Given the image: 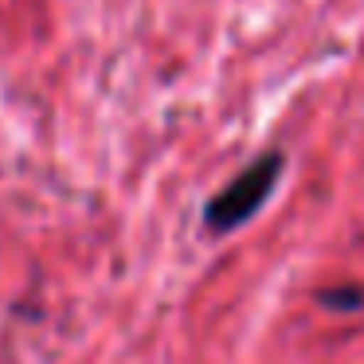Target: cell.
Returning <instances> with one entry per match:
<instances>
[{"mask_svg":"<svg viewBox=\"0 0 364 364\" xmlns=\"http://www.w3.org/2000/svg\"><path fill=\"white\" fill-rule=\"evenodd\" d=\"M278 176H282V153H262V157H255L251 165L208 204V212H204L208 228L223 235V231H235L239 223H247L270 200Z\"/></svg>","mask_w":364,"mask_h":364,"instance_id":"cell-1","label":"cell"},{"mask_svg":"<svg viewBox=\"0 0 364 364\" xmlns=\"http://www.w3.org/2000/svg\"><path fill=\"white\" fill-rule=\"evenodd\" d=\"M321 301H325V306H333V309H360V306H364V286H341V290H325Z\"/></svg>","mask_w":364,"mask_h":364,"instance_id":"cell-2","label":"cell"}]
</instances>
